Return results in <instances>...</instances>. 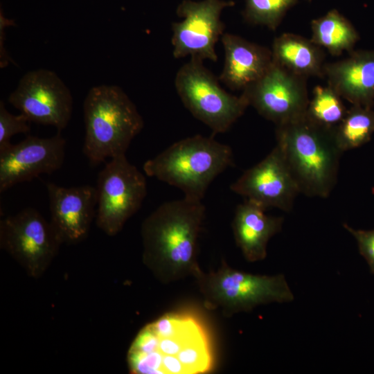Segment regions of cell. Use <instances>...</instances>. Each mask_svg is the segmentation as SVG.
Here are the masks:
<instances>
[{"mask_svg": "<svg viewBox=\"0 0 374 374\" xmlns=\"http://www.w3.org/2000/svg\"><path fill=\"white\" fill-rule=\"evenodd\" d=\"M221 42L224 66L219 80L233 90H244L261 78L273 62L271 49L224 33Z\"/></svg>", "mask_w": 374, "mask_h": 374, "instance_id": "e0dca14e", "label": "cell"}, {"mask_svg": "<svg viewBox=\"0 0 374 374\" xmlns=\"http://www.w3.org/2000/svg\"><path fill=\"white\" fill-rule=\"evenodd\" d=\"M271 51L273 62L287 70L307 79L323 78L325 53L311 39L283 33L274 39Z\"/></svg>", "mask_w": 374, "mask_h": 374, "instance_id": "d6986e66", "label": "cell"}, {"mask_svg": "<svg viewBox=\"0 0 374 374\" xmlns=\"http://www.w3.org/2000/svg\"><path fill=\"white\" fill-rule=\"evenodd\" d=\"M242 94L249 106L276 125L305 114L310 101L307 78L274 62L261 78L242 90Z\"/></svg>", "mask_w": 374, "mask_h": 374, "instance_id": "7c38bea8", "label": "cell"}, {"mask_svg": "<svg viewBox=\"0 0 374 374\" xmlns=\"http://www.w3.org/2000/svg\"><path fill=\"white\" fill-rule=\"evenodd\" d=\"M328 85L353 105L374 103V51H351L345 59L325 63Z\"/></svg>", "mask_w": 374, "mask_h": 374, "instance_id": "2e32d148", "label": "cell"}, {"mask_svg": "<svg viewBox=\"0 0 374 374\" xmlns=\"http://www.w3.org/2000/svg\"><path fill=\"white\" fill-rule=\"evenodd\" d=\"M62 244L50 221L36 209L25 208L0 221V247L28 276L40 278Z\"/></svg>", "mask_w": 374, "mask_h": 374, "instance_id": "9c48e42d", "label": "cell"}, {"mask_svg": "<svg viewBox=\"0 0 374 374\" xmlns=\"http://www.w3.org/2000/svg\"><path fill=\"white\" fill-rule=\"evenodd\" d=\"M85 136L83 153L96 166L107 158L125 154L143 127L134 103L116 85L92 87L83 105Z\"/></svg>", "mask_w": 374, "mask_h": 374, "instance_id": "277c9868", "label": "cell"}, {"mask_svg": "<svg viewBox=\"0 0 374 374\" xmlns=\"http://www.w3.org/2000/svg\"><path fill=\"white\" fill-rule=\"evenodd\" d=\"M8 101L30 122L55 127L58 132L71 120L73 98L54 71L39 69L24 74Z\"/></svg>", "mask_w": 374, "mask_h": 374, "instance_id": "30bf717a", "label": "cell"}, {"mask_svg": "<svg viewBox=\"0 0 374 374\" xmlns=\"http://www.w3.org/2000/svg\"><path fill=\"white\" fill-rule=\"evenodd\" d=\"M127 362L134 374H203L212 370L213 355L202 323L192 315L170 312L141 328Z\"/></svg>", "mask_w": 374, "mask_h": 374, "instance_id": "6da1fadb", "label": "cell"}, {"mask_svg": "<svg viewBox=\"0 0 374 374\" xmlns=\"http://www.w3.org/2000/svg\"><path fill=\"white\" fill-rule=\"evenodd\" d=\"M175 87L185 107L213 134L226 132L249 107L242 93L226 92L200 60L190 58L179 68Z\"/></svg>", "mask_w": 374, "mask_h": 374, "instance_id": "52a82bcc", "label": "cell"}, {"mask_svg": "<svg viewBox=\"0 0 374 374\" xmlns=\"http://www.w3.org/2000/svg\"><path fill=\"white\" fill-rule=\"evenodd\" d=\"M265 210L247 199L235 209L232 222L234 239L248 262L264 260L269 240L282 229L283 218L268 215Z\"/></svg>", "mask_w": 374, "mask_h": 374, "instance_id": "ac0fdd59", "label": "cell"}, {"mask_svg": "<svg viewBox=\"0 0 374 374\" xmlns=\"http://www.w3.org/2000/svg\"><path fill=\"white\" fill-rule=\"evenodd\" d=\"M230 189L265 209L292 210L300 193L279 148L276 147L259 163L247 170Z\"/></svg>", "mask_w": 374, "mask_h": 374, "instance_id": "5bb4252c", "label": "cell"}, {"mask_svg": "<svg viewBox=\"0 0 374 374\" xmlns=\"http://www.w3.org/2000/svg\"><path fill=\"white\" fill-rule=\"evenodd\" d=\"M66 140L58 132L40 138L28 136L0 150V193L41 174H51L63 165Z\"/></svg>", "mask_w": 374, "mask_h": 374, "instance_id": "4fadbf2b", "label": "cell"}, {"mask_svg": "<svg viewBox=\"0 0 374 374\" xmlns=\"http://www.w3.org/2000/svg\"><path fill=\"white\" fill-rule=\"evenodd\" d=\"M204 217L202 202L184 197L161 204L143 220L142 260L159 282L195 278L201 271L197 243Z\"/></svg>", "mask_w": 374, "mask_h": 374, "instance_id": "7a4b0ae2", "label": "cell"}, {"mask_svg": "<svg viewBox=\"0 0 374 374\" xmlns=\"http://www.w3.org/2000/svg\"><path fill=\"white\" fill-rule=\"evenodd\" d=\"M207 309L224 317L249 312L260 305L294 300L285 276L258 275L231 267L224 260L215 271L195 277Z\"/></svg>", "mask_w": 374, "mask_h": 374, "instance_id": "8992f818", "label": "cell"}, {"mask_svg": "<svg viewBox=\"0 0 374 374\" xmlns=\"http://www.w3.org/2000/svg\"><path fill=\"white\" fill-rule=\"evenodd\" d=\"M344 227L355 238L360 254L366 260L370 271L374 274V229H355L346 224Z\"/></svg>", "mask_w": 374, "mask_h": 374, "instance_id": "d4e9b609", "label": "cell"}, {"mask_svg": "<svg viewBox=\"0 0 374 374\" xmlns=\"http://www.w3.org/2000/svg\"><path fill=\"white\" fill-rule=\"evenodd\" d=\"M30 121L20 113L14 115L6 108L4 103L0 102V150L10 145V139L17 134H27L29 132Z\"/></svg>", "mask_w": 374, "mask_h": 374, "instance_id": "cb8c5ba5", "label": "cell"}, {"mask_svg": "<svg viewBox=\"0 0 374 374\" xmlns=\"http://www.w3.org/2000/svg\"><path fill=\"white\" fill-rule=\"evenodd\" d=\"M311 41L332 55L351 52L359 39L353 24L336 10L311 22Z\"/></svg>", "mask_w": 374, "mask_h": 374, "instance_id": "ffe728a7", "label": "cell"}, {"mask_svg": "<svg viewBox=\"0 0 374 374\" xmlns=\"http://www.w3.org/2000/svg\"><path fill=\"white\" fill-rule=\"evenodd\" d=\"M51 212L50 222L62 244H75L87 238L96 215V187L46 185Z\"/></svg>", "mask_w": 374, "mask_h": 374, "instance_id": "9a60e30c", "label": "cell"}, {"mask_svg": "<svg viewBox=\"0 0 374 374\" xmlns=\"http://www.w3.org/2000/svg\"><path fill=\"white\" fill-rule=\"evenodd\" d=\"M233 164L232 149L213 137L195 135L177 141L143 166L145 174L202 201L212 181Z\"/></svg>", "mask_w": 374, "mask_h": 374, "instance_id": "5b68a950", "label": "cell"}, {"mask_svg": "<svg viewBox=\"0 0 374 374\" xmlns=\"http://www.w3.org/2000/svg\"><path fill=\"white\" fill-rule=\"evenodd\" d=\"M335 128L317 123L307 113L276 125V145L300 193L326 198L333 190L344 152L338 145Z\"/></svg>", "mask_w": 374, "mask_h": 374, "instance_id": "3957f363", "label": "cell"}, {"mask_svg": "<svg viewBox=\"0 0 374 374\" xmlns=\"http://www.w3.org/2000/svg\"><path fill=\"white\" fill-rule=\"evenodd\" d=\"M347 109L342 98L330 86H317L309 101L307 114L326 126H337L344 118Z\"/></svg>", "mask_w": 374, "mask_h": 374, "instance_id": "7402d4cb", "label": "cell"}, {"mask_svg": "<svg viewBox=\"0 0 374 374\" xmlns=\"http://www.w3.org/2000/svg\"><path fill=\"white\" fill-rule=\"evenodd\" d=\"M233 5V1L224 0L183 1L177 10L183 19L172 25L174 57L217 62L215 45L224 33L220 15L223 9Z\"/></svg>", "mask_w": 374, "mask_h": 374, "instance_id": "8fae6325", "label": "cell"}, {"mask_svg": "<svg viewBox=\"0 0 374 374\" xmlns=\"http://www.w3.org/2000/svg\"><path fill=\"white\" fill-rule=\"evenodd\" d=\"M336 138L345 152L363 145L374 133V111L372 107L353 105L336 126Z\"/></svg>", "mask_w": 374, "mask_h": 374, "instance_id": "44dd1931", "label": "cell"}, {"mask_svg": "<svg viewBox=\"0 0 374 374\" xmlns=\"http://www.w3.org/2000/svg\"><path fill=\"white\" fill-rule=\"evenodd\" d=\"M298 0H246L244 17L253 25H260L276 30L287 11Z\"/></svg>", "mask_w": 374, "mask_h": 374, "instance_id": "603a6c76", "label": "cell"}, {"mask_svg": "<svg viewBox=\"0 0 374 374\" xmlns=\"http://www.w3.org/2000/svg\"><path fill=\"white\" fill-rule=\"evenodd\" d=\"M96 189V224L109 236L123 229L147 195L144 175L125 154L110 159L98 173Z\"/></svg>", "mask_w": 374, "mask_h": 374, "instance_id": "ba28073f", "label": "cell"}]
</instances>
